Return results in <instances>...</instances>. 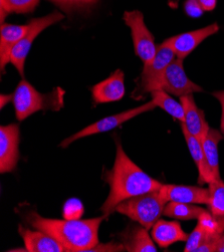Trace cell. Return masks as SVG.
I'll list each match as a JSON object with an SVG mask.
<instances>
[{
    "label": "cell",
    "instance_id": "cell-19",
    "mask_svg": "<svg viewBox=\"0 0 224 252\" xmlns=\"http://www.w3.org/2000/svg\"><path fill=\"white\" fill-rule=\"evenodd\" d=\"M181 128H182L183 136L185 138V141L189 149V152L191 154V157L193 158L195 165L198 169V183L200 185L208 184L211 181V177H210V173L208 170L205 154L202 147V142L199 141L193 135H191L182 124H181Z\"/></svg>",
    "mask_w": 224,
    "mask_h": 252
},
{
    "label": "cell",
    "instance_id": "cell-23",
    "mask_svg": "<svg viewBox=\"0 0 224 252\" xmlns=\"http://www.w3.org/2000/svg\"><path fill=\"white\" fill-rule=\"evenodd\" d=\"M206 209L196 206L194 204L188 203H177V202H168L165 206L163 215L175 218L178 220H194L198 219Z\"/></svg>",
    "mask_w": 224,
    "mask_h": 252
},
{
    "label": "cell",
    "instance_id": "cell-35",
    "mask_svg": "<svg viewBox=\"0 0 224 252\" xmlns=\"http://www.w3.org/2000/svg\"><path fill=\"white\" fill-rule=\"evenodd\" d=\"M217 252H224V232L222 233L220 240H219V246Z\"/></svg>",
    "mask_w": 224,
    "mask_h": 252
},
{
    "label": "cell",
    "instance_id": "cell-26",
    "mask_svg": "<svg viewBox=\"0 0 224 252\" xmlns=\"http://www.w3.org/2000/svg\"><path fill=\"white\" fill-rule=\"evenodd\" d=\"M197 220L198 224L201 225V227L208 235H222L224 232V225L214 217L209 210L203 212Z\"/></svg>",
    "mask_w": 224,
    "mask_h": 252
},
{
    "label": "cell",
    "instance_id": "cell-20",
    "mask_svg": "<svg viewBox=\"0 0 224 252\" xmlns=\"http://www.w3.org/2000/svg\"><path fill=\"white\" fill-rule=\"evenodd\" d=\"M222 139H223L222 133H220L218 130L210 128L209 132L207 133V135L202 141V147L205 154L208 170L210 173L211 181L221 179L220 172H219L218 145Z\"/></svg>",
    "mask_w": 224,
    "mask_h": 252
},
{
    "label": "cell",
    "instance_id": "cell-18",
    "mask_svg": "<svg viewBox=\"0 0 224 252\" xmlns=\"http://www.w3.org/2000/svg\"><path fill=\"white\" fill-rule=\"evenodd\" d=\"M188 235L178 221H166L159 219L152 227L151 236L160 247L167 248L177 242H186Z\"/></svg>",
    "mask_w": 224,
    "mask_h": 252
},
{
    "label": "cell",
    "instance_id": "cell-31",
    "mask_svg": "<svg viewBox=\"0 0 224 252\" xmlns=\"http://www.w3.org/2000/svg\"><path fill=\"white\" fill-rule=\"evenodd\" d=\"M89 251H94V252H98V251H103V252H121V251H125V248H124L123 244L119 241V242H115L112 241L110 243H106V244H96V246H94L93 248H91Z\"/></svg>",
    "mask_w": 224,
    "mask_h": 252
},
{
    "label": "cell",
    "instance_id": "cell-9",
    "mask_svg": "<svg viewBox=\"0 0 224 252\" xmlns=\"http://www.w3.org/2000/svg\"><path fill=\"white\" fill-rule=\"evenodd\" d=\"M160 90L176 96L193 94L201 93L203 89L193 83L186 74L183 61L180 59L174 60L166 68L160 85Z\"/></svg>",
    "mask_w": 224,
    "mask_h": 252
},
{
    "label": "cell",
    "instance_id": "cell-28",
    "mask_svg": "<svg viewBox=\"0 0 224 252\" xmlns=\"http://www.w3.org/2000/svg\"><path fill=\"white\" fill-rule=\"evenodd\" d=\"M208 234L201 227V225L197 224L194 230L188 235V239L186 240V245L184 247V252H195L196 249L204 242Z\"/></svg>",
    "mask_w": 224,
    "mask_h": 252
},
{
    "label": "cell",
    "instance_id": "cell-17",
    "mask_svg": "<svg viewBox=\"0 0 224 252\" xmlns=\"http://www.w3.org/2000/svg\"><path fill=\"white\" fill-rule=\"evenodd\" d=\"M18 233L29 252H66L65 248L53 236L41 231L32 230L19 225Z\"/></svg>",
    "mask_w": 224,
    "mask_h": 252
},
{
    "label": "cell",
    "instance_id": "cell-15",
    "mask_svg": "<svg viewBox=\"0 0 224 252\" xmlns=\"http://www.w3.org/2000/svg\"><path fill=\"white\" fill-rule=\"evenodd\" d=\"M180 102L185 111V121L181 124L191 135L202 142L210 130L204 112L197 107L193 94L180 96Z\"/></svg>",
    "mask_w": 224,
    "mask_h": 252
},
{
    "label": "cell",
    "instance_id": "cell-27",
    "mask_svg": "<svg viewBox=\"0 0 224 252\" xmlns=\"http://www.w3.org/2000/svg\"><path fill=\"white\" fill-rule=\"evenodd\" d=\"M85 212V208L81 200L71 198L68 199L63 207V217L64 219H81Z\"/></svg>",
    "mask_w": 224,
    "mask_h": 252
},
{
    "label": "cell",
    "instance_id": "cell-5",
    "mask_svg": "<svg viewBox=\"0 0 224 252\" xmlns=\"http://www.w3.org/2000/svg\"><path fill=\"white\" fill-rule=\"evenodd\" d=\"M176 59L172 47L164 40L157 46V52L152 61L144 64L141 78L137 89L133 92L132 97L139 98L146 94H151L160 90L164 72L168 65Z\"/></svg>",
    "mask_w": 224,
    "mask_h": 252
},
{
    "label": "cell",
    "instance_id": "cell-14",
    "mask_svg": "<svg viewBox=\"0 0 224 252\" xmlns=\"http://www.w3.org/2000/svg\"><path fill=\"white\" fill-rule=\"evenodd\" d=\"M119 241L128 252H157L152 236L143 225L131 224L118 235Z\"/></svg>",
    "mask_w": 224,
    "mask_h": 252
},
{
    "label": "cell",
    "instance_id": "cell-6",
    "mask_svg": "<svg viewBox=\"0 0 224 252\" xmlns=\"http://www.w3.org/2000/svg\"><path fill=\"white\" fill-rule=\"evenodd\" d=\"M64 18V15L62 12L56 10L45 16L32 18L30 20V22L28 23L29 29L26 34L23 35V37L20 39V41L17 43V45L13 49V53L10 60V63L17 69L18 73L22 78H24V65H26L27 58L30 54V50L35 38L44 30L60 22Z\"/></svg>",
    "mask_w": 224,
    "mask_h": 252
},
{
    "label": "cell",
    "instance_id": "cell-25",
    "mask_svg": "<svg viewBox=\"0 0 224 252\" xmlns=\"http://www.w3.org/2000/svg\"><path fill=\"white\" fill-rule=\"evenodd\" d=\"M47 1L54 3L64 12L69 14L72 12H87L98 2V0H47Z\"/></svg>",
    "mask_w": 224,
    "mask_h": 252
},
{
    "label": "cell",
    "instance_id": "cell-34",
    "mask_svg": "<svg viewBox=\"0 0 224 252\" xmlns=\"http://www.w3.org/2000/svg\"><path fill=\"white\" fill-rule=\"evenodd\" d=\"M11 99H13V94H1L0 95V108L3 109L4 106H6Z\"/></svg>",
    "mask_w": 224,
    "mask_h": 252
},
{
    "label": "cell",
    "instance_id": "cell-33",
    "mask_svg": "<svg viewBox=\"0 0 224 252\" xmlns=\"http://www.w3.org/2000/svg\"><path fill=\"white\" fill-rule=\"evenodd\" d=\"M204 11H212L217 5V0H199Z\"/></svg>",
    "mask_w": 224,
    "mask_h": 252
},
{
    "label": "cell",
    "instance_id": "cell-16",
    "mask_svg": "<svg viewBox=\"0 0 224 252\" xmlns=\"http://www.w3.org/2000/svg\"><path fill=\"white\" fill-rule=\"evenodd\" d=\"M28 24L18 25L11 23H1L0 27V68L1 73L5 72V66L10 63L13 49L26 34Z\"/></svg>",
    "mask_w": 224,
    "mask_h": 252
},
{
    "label": "cell",
    "instance_id": "cell-7",
    "mask_svg": "<svg viewBox=\"0 0 224 252\" xmlns=\"http://www.w3.org/2000/svg\"><path fill=\"white\" fill-rule=\"evenodd\" d=\"M156 108L155 103L151 99L150 102L144 104L140 107L137 108H133L130 109L128 111H124L122 113L119 114H115L109 117H106L102 120H98L97 122H95L94 124H91L89 126H87L86 128L82 129L81 131L77 132L76 134H73L69 137H67L66 139H64L62 143H61V147L62 148H66L68 147L71 143H73L74 141L83 139V138H87L89 136H93V135H97V134H102V133H106L109 132L111 130H114L118 127H120L121 125H123L124 123H126L144 113L150 112L152 110H154Z\"/></svg>",
    "mask_w": 224,
    "mask_h": 252
},
{
    "label": "cell",
    "instance_id": "cell-2",
    "mask_svg": "<svg viewBox=\"0 0 224 252\" xmlns=\"http://www.w3.org/2000/svg\"><path fill=\"white\" fill-rule=\"evenodd\" d=\"M108 215L91 219H52L30 211L27 221L37 230L56 238L68 252H88L98 244V229Z\"/></svg>",
    "mask_w": 224,
    "mask_h": 252
},
{
    "label": "cell",
    "instance_id": "cell-32",
    "mask_svg": "<svg viewBox=\"0 0 224 252\" xmlns=\"http://www.w3.org/2000/svg\"><path fill=\"white\" fill-rule=\"evenodd\" d=\"M212 95L217 98L219 100V103L221 105V123H220V130L221 133L224 136V91H218V92H214L212 93Z\"/></svg>",
    "mask_w": 224,
    "mask_h": 252
},
{
    "label": "cell",
    "instance_id": "cell-29",
    "mask_svg": "<svg viewBox=\"0 0 224 252\" xmlns=\"http://www.w3.org/2000/svg\"><path fill=\"white\" fill-rule=\"evenodd\" d=\"M184 10L191 18H199L204 13V9L199 2V0H186L184 3Z\"/></svg>",
    "mask_w": 224,
    "mask_h": 252
},
{
    "label": "cell",
    "instance_id": "cell-4",
    "mask_svg": "<svg viewBox=\"0 0 224 252\" xmlns=\"http://www.w3.org/2000/svg\"><path fill=\"white\" fill-rule=\"evenodd\" d=\"M166 204L167 201L157 190L123 201L116 207L115 211L143 225L149 230L160 219Z\"/></svg>",
    "mask_w": 224,
    "mask_h": 252
},
{
    "label": "cell",
    "instance_id": "cell-12",
    "mask_svg": "<svg viewBox=\"0 0 224 252\" xmlns=\"http://www.w3.org/2000/svg\"><path fill=\"white\" fill-rule=\"evenodd\" d=\"M94 104H107L121 100L125 95V74L117 69L109 78L95 85L92 90Z\"/></svg>",
    "mask_w": 224,
    "mask_h": 252
},
{
    "label": "cell",
    "instance_id": "cell-24",
    "mask_svg": "<svg viewBox=\"0 0 224 252\" xmlns=\"http://www.w3.org/2000/svg\"><path fill=\"white\" fill-rule=\"evenodd\" d=\"M40 0H0V14L1 23L10 13L28 14L32 13L38 6Z\"/></svg>",
    "mask_w": 224,
    "mask_h": 252
},
{
    "label": "cell",
    "instance_id": "cell-21",
    "mask_svg": "<svg viewBox=\"0 0 224 252\" xmlns=\"http://www.w3.org/2000/svg\"><path fill=\"white\" fill-rule=\"evenodd\" d=\"M152 100L155 103L156 107L161 108L167 114H169L174 120H177L180 123L185 121V111L181 102H177L169 94L163 90L154 91L151 93Z\"/></svg>",
    "mask_w": 224,
    "mask_h": 252
},
{
    "label": "cell",
    "instance_id": "cell-3",
    "mask_svg": "<svg viewBox=\"0 0 224 252\" xmlns=\"http://www.w3.org/2000/svg\"><path fill=\"white\" fill-rule=\"evenodd\" d=\"M65 92L56 88L52 92L41 94L32 85L22 80L13 93V108L18 122H22L39 111L58 112L64 106Z\"/></svg>",
    "mask_w": 224,
    "mask_h": 252
},
{
    "label": "cell",
    "instance_id": "cell-22",
    "mask_svg": "<svg viewBox=\"0 0 224 252\" xmlns=\"http://www.w3.org/2000/svg\"><path fill=\"white\" fill-rule=\"evenodd\" d=\"M208 209L224 225V182L221 179L212 180L208 183Z\"/></svg>",
    "mask_w": 224,
    "mask_h": 252
},
{
    "label": "cell",
    "instance_id": "cell-13",
    "mask_svg": "<svg viewBox=\"0 0 224 252\" xmlns=\"http://www.w3.org/2000/svg\"><path fill=\"white\" fill-rule=\"evenodd\" d=\"M159 192L167 202L207 205L209 199L208 188L200 186L167 184L162 185Z\"/></svg>",
    "mask_w": 224,
    "mask_h": 252
},
{
    "label": "cell",
    "instance_id": "cell-36",
    "mask_svg": "<svg viewBox=\"0 0 224 252\" xmlns=\"http://www.w3.org/2000/svg\"><path fill=\"white\" fill-rule=\"evenodd\" d=\"M169 6L173 9H176L178 7V3H179V0H169Z\"/></svg>",
    "mask_w": 224,
    "mask_h": 252
},
{
    "label": "cell",
    "instance_id": "cell-11",
    "mask_svg": "<svg viewBox=\"0 0 224 252\" xmlns=\"http://www.w3.org/2000/svg\"><path fill=\"white\" fill-rule=\"evenodd\" d=\"M218 31L219 25L217 23H212L203 29L180 33L165 40L172 47L176 58L184 61L194 52L199 44H201L209 36L217 33Z\"/></svg>",
    "mask_w": 224,
    "mask_h": 252
},
{
    "label": "cell",
    "instance_id": "cell-10",
    "mask_svg": "<svg viewBox=\"0 0 224 252\" xmlns=\"http://www.w3.org/2000/svg\"><path fill=\"white\" fill-rule=\"evenodd\" d=\"M20 131L17 124L0 127V173L13 172L19 160Z\"/></svg>",
    "mask_w": 224,
    "mask_h": 252
},
{
    "label": "cell",
    "instance_id": "cell-1",
    "mask_svg": "<svg viewBox=\"0 0 224 252\" xmlns=\"http://www.w3.org/2000/svg\"><path fill=\"white\" fill-rule=\"evenodd\" d=\"M116 144L117 152L114 166L105 175V180L110 186V193L101 208L103 213L108 216L123 201L157 191L163 185L137 166L126 154L118 140H116Z\"/></svg>",
    "mask_w": 224,
    "mask_h": 252
},
{
    "label": "cell",
    "instance_id": "cell-8",
    "mask_svg": "<svg viewBox=\"0 0 224 252\" xmlns=\"http://www.w3.org/2000/svg\"><path fill=\"white\" fill-rule=\"evenodd\" d=\"M123 19L131 30V35L136 56L144 64L148 63L155 57L157 45L152 32L145 24L144 15L139 10L125 11Z\"/></svg>",
    "mask_w": 224,
    "mask_h": 252
},
{
    "label": "cell",
    "instance_id": "cell-30",
    "mask_svg": "<svg viewBox=\"0 0 224 252\" xmlns=\"http://www.w3.org/2000/svg\"><path fill=\"white\" fill-rule=\"evenodd\" d=\"M221 235H208L204 242L199 246L195 252H217Z\"/></svg>",
    "mask_w": 224,
    "mask_h": 252
}]
</instances>
